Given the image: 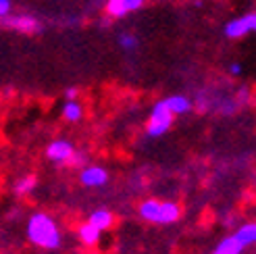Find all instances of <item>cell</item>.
Masks as SVG:
<instances>
[{
  "mask_svg": "<svg viewBox=\"0 0 256 254\" xmlns=\"http://www.w3.org/2000/svg\"><path fill=\"white\" fill-rule=\"evenodd\" d=\"M25 238L28 242L40 250L54 252L62 246V232L58 221L46 210H34L25 223Z\"/></svg>",
  "mask_w": 256,
  "mask_h": 254,
  "instance_id": "6da1fadb",
  "label": "cell"
},
{
  "mask_svg": "<svg viewBox=\"0 0 256 254\" xmlns=\"http://www.w3.org/2000/svg\"><path fill=\"white\" fill-rule=\"evenodd\" d=\"M138 214L148 223H158V225H171L179 221L182 217V208L173 200H154L146 198L144 202H140Z\"/></svg>",
  "mask_w": 256,
  "mask_h": 254,
  "instance_id": "7a4b0ae2",
  "label": "cell"
},
{
  "mask_svg": "<svg viewBox=\"0 0 256 254\" xmlns=\"http://www.w3.org/2000/svg\"><path fill=\"white\" fill-rule=\"evenodd\" d=\"M0 28L6 32H17L21 36H40L44 32V23L32 12H10L0 19Z\"/></svg>",
  "mask_w": 256,
  "mask_h": 254,
  "instance_id": "3957f363",
  "label": "cell"
},
{
  "mask_svg": "<svg viewBox=\"0 0 256 254\" xmlns=\"http://www.w3.org/2000/svg\"><path fill=\"white\" fill-rule=\"evenodd\" d=\"M171 127H173V112L167 108L164 100H158L150 110V117L146 123V134H148V138H162Z\"/></svg>",
  "mask_w": 256,
  "mask_h": 254,
  "instance_id": "277c9868",
  "label": "cell"
},
{
  "mask_svg": "<svg viewBox=\"0 0 256 254\" xmlns=\"http://www.w3.org/2000/svg\"><path fill=\"white\" fill-rule=\"evenodd\" d=\"M75 152L78 150H75L73 142H69V140H65V138H56V140H52V142H48L44 154L50 162H54V164H69V160L73 158Z\"/></svg>",
  "mask_w": 256,
  "mask_h": 254,
  "instance_id": "5b68a950",
  "label": "cell"
},
{
  "mask_svg": "<svg viewBox=\"0 0 256 254\" xmlns=\"http://www.w3.org/2000/svg\"><path fill=\"white\" fill-rule=\"evenodd\" d=\"M254 25H256V12H248V15H242L238 19L227 21L223 32L229 40H240V38H244L250 32H254Z\"/></svg>",
  "mask_w": 256,
  "mask_h": 254,
  "instance_id": "8992f818",
  "label": "cell"
},
{
  "mask_svg": "<svg viewBox=\"0 0 256 254\" xmlns=\"http://www.w3.org/2000/svg\"><path fill=\"white\" fill-rule=\"evenodd\" d=\"M80 184L84 188H102L108 184V171L102 164H86L80 171Z\"/></svg>",
  "mask_w": 256,
  "mask_h": 254,
  "instance_id": "52a82bcc",
  "label": "cell"
},
{
  "mask_svg": "<svg viewBox=\"0 0 256 254\" xmlns=\"http://www.w3.org/2000/svg\"><path fill=\"white\" fill-rule=\"evenodd\" d=\"M144 6V0H106L104 12L110 19H123Z\"/></svg>",
  "mask_w": 256,
  "mask_h": 254,
  "instance_id": "ba28073f",
  "label": "cell"
},
{
  "mask_svg": "<svg viewBox=\"0 0 256 254\" xmlns=\"http://www.w3.org/2000/svg\"><path fill=\"white\" fill-rule=\"evenodd\" d=\"M38 188V175L36 173H25L21 177H17L15 184H12V194L17 198H28L36 192Z\"/></svg>",
  "mask_w": 256,
  "mask_h": 254,
  "instance_id": "9c48e42d",
  "label": "cell"
},
{
  "mask_svg": "<svg viewBox=\"0 0 256 254\" xmlns=\"http://www.w3.org/2000/svg\"><path fill=\"white\" fill-rule=\"evenodd\" d=\"M88 223L94 225L98 232H106V230H110V227L114 225V214L108 208H96V210L90 212Z\"/></svg>",
  "mask_w": 256,
  "mask_h": 254,
  "instance_id": "30bf717a",
  "label": "cell"
},
{
  "mask_svg": "<svg viewBox=\"0 0 256 254\" xmlns=\"http://www.w3.org/2000/svg\"><path fill=\"white\" fill-rule=\"evenodd\" d=\"M164 104H167V108L175 115H186V112H190L192 108H194V100L184 96V94H173L169 98H164Z\"/></svg>",
  "mask_w": 256,
  "mask_h": 254,
  "instance_id": "8fae6325",
  "label": "cell"
},
{
  "mask_svg": "<svg viewBox=\"0 0 256 254\" xmlns=\"http://www.w3.org/2000/svg\"><path fill=\"white\" fill-rule=\"evenodd\" d=\"M60 117L67 123H80L84 119V106L80 100H65L60 106Z\"/></svg>",
  "mask_w": 256,
  "mask_h": 254,
  "instance_id": "7c38bea8",
  "label": "cell"
},
{
  "mask_svg": "<svg viewBox=\"0 0 256 254\" xmlns=\"http://www.w3.org/2000/svg\"><path fill=\"white\" fill-rule=\"evenodd\" d=\"M100 238H102V232H98L96 227H94V225H90L88 221L82 223V225L78 227V240H80L84 246H88V248L96 246V244L100 242Z\"/></svg>",
  "mask_w": 256,
  "mask_h": 254,
  "instance_id": "4fadbf2b",
  "label": "cell"
},
{
  "mask_svg": "<svg viewBox=\"0 0 256 254\" xmlns=\"http://www.w3.org/2000/svg\"><path fill=\"white\" fill-rule=\"evenodd\" d=\"M244 250H246V248L242 246V244L238 242V238L232 234V236L223 238L221 242L212 248V254H244Z\"/></svg>",
  "mask_w": 256,
  "mask_h": 254,
  "instance_id": "5bb4252c",
  "label": "cell"
},
{
  "mask_svg": "<svg viewBox=\"0 0 256 254\" xmlns=\"http://www.w3.org/2000/svg\"><path fill=\"white\" fill-rule=\"evenodd\" d=\"M234 236L238 238V242H240L242 246H244V248L254 246V244H256V221L240 225L238 230L234 232Z\"/></svg>",
  "mask_w": 256,
  "mask_h": 254,
  "instance_id": "9a60e30c",
  "label": "cell"
},
{
  "mask_svg": "<svg viewBox=\"0 0 256 254\" xmlns=\"http://www.w3.org/2000/svg\"><path fill=\"white\" fill-rule=\"evenodd\" d=\"M119 46L123 50H127V52H134V50L140 46V40H138L134 34H121L119 36Z\"/></svg>",
  "mask_w": 256,
  "mask_h": 254,
  "instance_id": "2e32d148",
  "label": "cell"
},
{
  "mask_svg": "<svg viewBox=\"0 0 256 254\" xmlns=\"http://www.w3.org/2000/svg\"><path fill=\"white\" fill-rule=\"evenodd\" d=\"M12 12V0H0V19Z\"/></svg>",
  "mask_w": 256,
  "mask_h": 254,
  "instance_id": "e0dca14e",
  "label": "cell"
},
{
  "mask_svg": "<svg viewBox=\"0 0 256 254\" xmlns=\"http://www.w3.org/2000/svg\"><path fill=\"white\" fill-rule=\"evenodd\" d=\"M78 96H80V90H78V88H67V90H65V100H78Z\"/></svg>",
  "mask_w": 256,
  "mask_h": 254,
  "instance_id": "ac0fdd59",
  "label": "cell"
},
{
  "mask_svg": "<svg viewBox=\"0 0 256 254\" xmlns=\"http://www.w3.org/2000/svg\"><path fill=\"white\" fill-rule=\"evenodd\" d=\"M229 73L232 75H242V65L240 62H232V65H229Z\"/></svg>",
  "mask_w": 256,
  "mask_h": 254,
  "instance_id": "d6986e66",
  "label": "cell"
},
{
  "mask_svg": "<svg viewBox=\"0 0 256 254\" xmlns=\"http://www.w3.org/2000/svg\"><path fill=\"white\" fill-rule=\"evenodd\" d=\"M254 32H256V25H254Z\"/></svg>",
  "mask_w": 256,
  "mask_h": 254,
  "instance_id": "ffe728a7",
  "label": "cell"
}]
</instances>
